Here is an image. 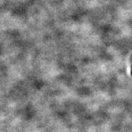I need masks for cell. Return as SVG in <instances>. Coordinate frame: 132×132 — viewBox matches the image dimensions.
<instances>
[{
	"instance_id": "obj_1",
	"label": "cell",
	"mask_w": 132,
	"mask_h": 132,
	"mask_svg": "<svg viewBox=\"0 0 132 132\" xmlns=\"http://www.w3.org/2000/svg\"><path fill=\"white\" fill-rule=\"evenodd\" d=\"M131 76H132V70H131Z\"/></svg>"
}]
</instances>
